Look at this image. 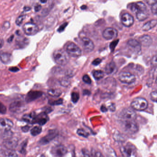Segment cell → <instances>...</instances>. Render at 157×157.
<instances>
[{"instance_id": "6da1fadb", "label": "cell", "mask_w": 157, "mask_h": 157, "mask_svg": "<svg viewBox=\"0 0 157 157\" xmlns=\"http://www.w3.org/2000/svg\"><path fill=\"white\" fill-rule=\"evenodd\" d=\"M120 127L126 133L134 134L138 131V126L135 120H120Z\"/></svg>"}, {"instance_id": "7a4b0ae2", "label": "cell", "mask_w": 157, "mask_h": 157, "mask_svg": "<svg viewBox=\"0 0 157 157\" xmlns=\"http://www.w3.org/2000/svg\"><path fill=\"white\" fill-rule=\"evenodd\" d=\"M53 56L56 63L61 66L66 65L69 61L68 56L62 49L56 50L53 53Z\"/></svg>"}, {"instance_id": "3957f363", "label": "cell", "mask_w": 157, "mask_h": 157, "mask_svg": "<svg viewBox=\"0 0 157 157\" xmlns=\"http://www.w3.org/2000/svg\"><path fill=\"white\" fill-rule=\"evenodd\" d=\"M121 154L124 157H134L136 156L137 151L134 145L132 143H127L120 148Z\"/></svg>"}, {"instance_id": "277c9868", "label": "cell", "mask_w": 157, "mask_h": 157, "mask_svg": "<svg viewBox=\"0 0 157 157\" xmlns=\"http://www.w3.org/2000/svg\"><path fill=\"white\" fill-rule=\"evenodd\" d=\"M131 107L137 111H143L148 108V102L146 99L143 98H136L131 103Z\"/></svg>"}, {"instance_id": "5b68a950", "label": "cell", "mask_w": 157, "mask_h": 157, "mask_svg": "<svg viewBox=\"0 0 157 157\" xmlns=\"http://www.w3.org/2000/svg\"><path fill=\"white\" fill-rule=\"evenodd\" d=\"M118 78L120 82L126 84L134 83L136 80V77L134 75L126 71L120 72L119 74Z\"/></svg>"}, {"instance_id": "8992f818", "label": "cell", "mask_w": 157, "mask_h": 157, "mask_svg": "<svg viewBox=\"0 0 157 157\" xmlns=\"http://www.w3.org/2000/svg\"><path fill=\"white\" fill-rule=\"evenodd\" d=\"M120 120H135L136 118V114L134 111L132 109L125 108L119 114Z\"/></svg>"}, {"instance_id": "52a82bcc", "label": "cell", "mask_w": 157, "mask_h": 157, "mask_svg": "<svg viewBox=\"0 0 157 157\" xmlns=\"http://www.w3.org/2000/svg\"><path fill=\"white\" fill-rule=\"evenodd\" d=\"M66 52L70 56L73 57H78L82 53L81 49L74 43H71L67 46Z\"/></svg>"}, {"instance_id": "ba28073f", "label": "cell", "mask_w": 157, "mask_h": 157, "mask_svg": "<svg viewBox=\"0 0 157 157\" xmlns=\"http://www.w3.org/2000/svg\"><path fill=\"white\" fill-rule=\"evenodd\" d=\"M23 31L26 35L34 36L39 31V28L36 24L33 23H27L23 26Z\"/></svg>"}, {"instance_id": "9c48e42d", "label": "cell", "mask_w": 157, "mask_h": 157, "mask_svg": "<svg viewBox=\"0 0 157 157\" xmlns=\"http://www.w3.org/2000/svg\"><path fill=\"white\" fill-rule=\"evenodd\" d=\"M25 109V103L20 100H17L12 102L9 106V110L13 113H20L24 111Z\"/></svg>"}, {"instance_id": "30bf717a", "label": "cell", "mask_w": 157, "mask_h": 157, "mask_svg": "<svg viewBox=\"0 0 157 157\" xmlns=\"http://www.w3.org/2000/svg\"><path fill=\"white\" fill-rule=\"evenodd\" d=\"M58 135V131L56 130H50L49 131L48 133L44 137L41 138L39 143L41 145H45L48 144L51 141L54 139Z\"/></svg>"}, {"instance_id": "8fae6325", "label": "cell", "mask_w": 157, "mask_h": 157, "mask_svg": "<svg viewBox=\"0 0 157 157\" xmlns=\"http://www.w3.org/2000/svg\"><path fill=\"white\" fill-rule=\"evenodd\" d=\"M67 148L63 145H57L52 147L51 149V154L54 156L61 157L65 155L67 153Z\"/></svg>"}, {"instance_id": "7c38bea8", "label": "cell", "mask_w": 157, "mask_h": 157, "mask_svg": "<svg viewBox=\"0 0 157 157\" xmlns=\"http://www.w3.org/2000/svg\"><path fill=\"white\" fill-rule=\"evenodd\" d=\"M103 36L106 40H112L118 36V32L115 29L113 28H107L103 32Z\"/></svg>"}, {"instance_id": "4fadbf2b", "label": "cell", "mask_w": 157, "mask_h": 157, "mask_svg": "<svg viewBox=\"0 0 157 157\" xmlns=\"http://www.w3.org/2000/svg\"><path fill=\"white\" fill-rule=\"evenodd\" d=\"M18 139L16 137H10L3 142V145L8 149L14 150L18 145Z\"/></svg>"}, {"instance_id": "5bb4252c", "label": "cell", "mask_w": 157, "mask_h": 157, "mask_svg": "<svg viewBox=\"0 0 157 157\" xmlns=\"http://www.w3.org/2000/svg\"><path fill=\"white\" fill-rule=\"evenodd\" d=\"M83 49L87 53L91 52L94 49V44L92 40L87 37H84L82 39Z\"/></svg>"}, {"instance_id": "9a60e30c", "label": "cell", "mask_w": 157, "mask_h": 157, "mask_svg": "<svg viewBox=\"0 0 157 157\" xmlns=\"http://www.w3.org/2000/svg\"><path fill=\"white\" fill-rule=\"evenodd\" d=\"M14 126V123L10 119L8 118L0 119V130L5 131H10Z\"/></svg>"}, {"instance_id": "2e32d148", "label": "cell", "mask_w": 157, "mask_h": 157, "mask_svg": "<svg viewBox=\"0 0 157 157\" xmlns=\"http://www.w3.org/2000/svg\"><path fill=\"white\" fill-rule=\"evenodd\" d=\"M43 93L40 91H31L29 92L25 97V101L27 103L32 102L34 100L41 97Z\"/></svg>"}, {"instance_id": "e0dca14e", "label": "cell", "mask_w": 157, "mask_h": 157, "mask_svg": "<svg viewBox=\"0 0 157 157\" xmlns=\"http://www.w3.org/2000/svg\"><path fill=\"white\" fill-rule=\"evenodd\" d=\"M49 118L46 112H42L35 115L34 124H38L40 125H44L48 121Z\"/></svg>"}, {"instance_id": "ac0fdd59", "label": "cell", "mask_w": 157, "mask_h": 157, "mask_svg": "<svg viewBox=\"0 0 157 157\" xmlns=\"http://www.w3.org/2000/svg\"><path fill=\"white\" fill-rule=\"evenodd\" d=\"M121 22L125 26L129 27L132 26L134 22V19L133 17L130 14L126 13L122 16Z\"/></svg>"}, {"instance_id": "d6986e66", "label": "cell", "mask_w": 157, "mask_h": 157, "mask_svg": "<svg viewBox=\"0 0 157 157\" xmlns=\"http://www.w3.org/2000/svg\"><path fill=\"white\" fill-rule=\"evenodd\" d=\"M16 46L18 49H24L28 45L29 40L24 36L18 37L15 41Z\"/></svg>"}, {"instance_id": "ffe728a7", "label": "cell", "mask_w": 157, "mask_h": 157, "mask_svg": "<svg viewBox=\"0 0 157 157\" xmlns=\"http://www.w3.org/2000/svg\"><path fill=\"white\" fill-rule=\"evenodd\" d=\"M131 10L133 12L137 13V12L147 11V7L143 2H137L134 3L132 5Z\"/></svg>"}, {"instance_id": "44dd1931", "label": "cell", "mask_w": 157, "mask_h": 157, "mask_svg": "<svg viewBox=\"0 0 157 157\" xmlns=\"http://www.w3.org/2000/svg\"><path fill=\"white\" fill-rule=\"evenodd\" d=\"M13 58L11 53L8 52H0V60L4 64H10L12 61Z\"/></svg>"}, {"instance_id": "7402d4cb", "label": "cell", "mask_w": 157, "mask_h": 157, "mask_svg": "<svg viewBox=\"0 0 157 157\" xmlns=\"http://www.w3.org/2000/svg\"><path fill=\"white\" fill-rule=\"evenodd\" d=\"M140 43L144 46H149L152 42L151 37L148 35H144L140 37L139 39Z\"/></svg>"}, {"instance_id": "603a6c76", "label": "cell", "mask_w": 157, "mask_h": 157, "mask_svg": "<svg viewBox=\"0 0 157 157\" xmlns=\"http://www.w3.org/2000/svg\"><path fill=\"white\" fill-rule=\"evenodd\" d=\"M35 115H36V114L34 113L25 114V115L23 116L22 119L25 122H26V123L31 124H34Z\"/></svg>"}, {"instance_id": "cb8c5ba5", "label": "cell", "mask_w": 157, "mask_h": 157, "mask_svg": "<svg viewBox=\"0 0 157 157\" xmlns=\"http://www.w3.org/2000/svg\"><path fill=\"white\" fill-rule=\"evenodd\" d=\"M157 24V20L153 19V20H150L144 24L143 26L142 29L143 31H149V30H151L152 28L155 27Z\"/></svg>"}, {"instance_id": "d4e9b609", "label": "cell", "mask_w": 157, "mask_h": 157, "mask_svg": "<svg viewBox=\"0 0 157 157\" xmlns=\"http://www.w3.org/2000/svg\"><path fill=\"white\" fill-rule=\"evenodd\" d=\"M115 68H116V65L114 62L112 61L106 65L105 69V71L107 74H110L115 70Z\"/></svg>"}, {"instance_id": "484cf974", "label": "cell", "mask_w": 157, "mask_h": 157, "mask_svg": "<svg viewBox=\"0 0 157 157\" xmlns=\"http://www.w3.org/2000/svg\"><path fill=\"white\" fill-rule=\"evenodd\" d=\"M62 93V91L58 89H51L48 91V94L51 97H59Z\"/></svg>"}, {"instance_id": "4316f807", "label": "cell", "mask_w": 157, "mask_h": 157, "mask_svg": "<svg viewBox=\"0 0 157 157\" xmlns=\"http://www.w3.org/2000/svg\"><path fill=\"white\" fill-rule=\"evenodd\" d=\"M136 18L140 21H143L147 19L149 16V14L147 11L141 12L136 13Z\"/></svg>"}, {"instance_id": "83f0119b", "label": "cell", "mask_w": 157, "mask_h": 157, "mask_svg": "<svg viewBox=\"0 0 157 157\" xmlns=\"http://www.w3.org/2000/svg\"><path fill=\"white\" fill-rule=\"evenodd\" d=\"M93 76L96 80H99L104 77V72L101 70H96L94 71Z\"/></svg>"}, {"instance_id": "f1b7e54d", "label": "cell", "mask_w": 157, "mask_h": 157, "mask_svg": "<svg viewBox=\"0 0 157 157\" xmlns=\"http://www.w3.org/2000/svg\"><path fill=\"white\" fill-rule=\"evenodd\" d=\"M42 131V128L40 126H35L33 128L31 131V133L33 136H36L40 134Z\"/></svg>"}, {"instance_id": "f546056e", "label": "cell", "mask_w": 157, "mask_h": 157, "mask_svg": "<svg viewBox=\"0 0 157 157\" xmlns=\"http://www.w3.org/2000/svg\"><path fill=\"white\" fill-rule=\"evenodd\" d=\"M4 155L6 157H18V155L14 150L8 149L4 152Z\"/></svg>"}, {"instance_id": "4dcf8cb0", "label": "cell", "mask_w": 157, "mask_h": 157, "mask_svg": "<svg viewBox=\"0 0 157 157\" xmlns=\"http://www.w3.org/2000/svg\"><path fill=\"white\" fill-rule=\"evenodd\" d=\"M127 44L130 47L133 48H137L140 46V43L134 39H130L128 42Z\"/></svg>"}, {"instance_id": "1f68e13d", "label": "cell", "mask_w": 157, "mask_h": 157, "mask_svg": "<svg viewBox=\"0 0 157 157\" xmlns=\"http://www.w3.org/2000/svg\"><path fill=\"white\" fill-rule=\"evenodd\" d=\"M79 98L80 95L78 93L74 92L71 94V100L74 103H77L79 100Z\"/></svg>"}, {"instance_id": "d6a6232c", "label": "cell", "mask_w": 157, "mask_h": 157, "mask_svg": "<svg viewBox=\"0 0 157 157\" xmlns=\"http://www.w3.org/2000/svg\"><path fill=\"white\" fill-rule=\"evenodd\" d=\"M60 83L64 87H68L70 84V81L68 78H63L60 80Z\"/></svg>"}, {"instance_id": "836d02e7", "label": "cell", "mask_w": 157, "mask_h": 157, "mask_svg": "<svg viewBox=\"0 0 157 157\" xmlns=\"http://www.w3.org/2000/svg\"><path fill=\"white\" fill-rule=\"evenodd\" d=\"M77 133L80 136H83L85 138H87L89 135V134L86 131H84L83 129H81V128H80V129H78L77 130Z\"/></svg>"}, {"instance_id": "e575fe53", "label": "cell", "mask_w": 157, "mask_h": 157, "mask_svg": "<svg viewBox=\"0 0 157 157\" xmlns=\"http://www.w3.org/2000/svg\"><path fill=\"white\" fill-rule=\"evenodd\" d=\"M25 15H21L18 17L16 20V24L17 26H20L23 23L24 19L25 18Z\"/></svg>"}, {"instance_id": "d590c367", "label": "cell", "mask_w": 157, "mask_h": 157, "mask_svg": "<svg viewBox=\"0 0 157 157\" xmlns=\"http://www.w3.org/2000/svg\"><path fill=\"white\" fill-rule=\"evenodd\" d=\"M150 98L152 101L157 103V91H153L151 93Z\"/></svg>"}, {"instance_id": "8d00e7d4", "label": "cell", "mask_w": 157, "mask_h": 157, "mask_svg": "<svg viewBox=\"0 0 157 157\" xmlns=\"http://www.w3.org/2000/svg\"><path fill=\"white\" fill-rule=\"evenodd\" d=\"M63 99H59L57 101H51V102H49L50 105H53V106H55V105H60L63 104Z\"/></svg>"}, {"instance_id": "74e56055", "label": "cell", "mask_w": 157, "mask_h": 157, "mask_svg": "<svg viewBox=\"0 0 157 157\" xmlns=\"http://www.w3.org/2000/svg\"><path fill=\"white\" fill-rule=\"evenodd\" d=\"M7 112V108L5 105L0 101V113L4 114Z\"/></svg>"}, {"instance_id": "f35d334b", "label": "cell", "mask_w": 157, "mask_h": 157, "mask_svg": "<svg viewBox=\"0 0 157 157\" xmlns=\"http://www.w3.org/2000/svg\"><path fill=\"white\" fill-rule=\"evenodd\" d=\"M83 81L85 82L86 84H90L91 83V80L90 79V77H89L88 75H85L83 77Z\"/></svg>"}, {"instance_id": "ab89813d", "label": "cell", "mask_w": 157, "mask_h": 157, "mask_svg": "<svg viewBox=\"0 0 157 157\" xmlns=\"http://www.w3.org/2000/svg\"><path fill=\"white\" fill-rule=\"evenodd\" d=\"M27 141H25L23 143V144L21 145V149H20V152L22 154H24L26 152V148L27 146Z\"/></svg>"}, {"instance_id": "60d3db41", "label": "cell", "mask_w": 157, "mask_h": 157, "mask_svg": "<svg viewBox=\"0 0 157 157\" xmlns=\"http://www.w3.org/2000/svg\"><path fill=\"white\" fill-rule=\"evenodd\" d=\"M12 135V133L11 131L10 130V131H5V134H4V135H3V137L6 140V139H8V138L11 137Z\"/></svg>"}, {"instance_id": "b9f144b4", "label": "cell", "mask_w": 157, "mask_h": 157, "mask_svg": "<svg viewBox=\"0 0 157 157\" xmlns=\"http://www.w3.org/2000/svg\"><path fill=\"white\" fill-rule=\"evenodd\" d=\"M67 25H68V23H64V24H63V25H61V26L59 27V28H58V30H57V31H58L59 32H63V31L64 30L65 28L67 26Z\"/></svg>"}, {"instance_id": "7bdbcfd3", "label": "cell", "mask_w": 157, "mask_h": 157, "mask_svg": "<svg viewBox=\"0 0 157 157\" xmlns=\"http://www.w3.org/2000/svg\"><path fill=\"white\" fill-rule=\"evenodd\" d=\"M152 11L154 14H157V2L152 5Z\"/></svg>"}, {"instance_id": "ee69618b", "label": "cell", "mask_w": 157, "mask_h": 157, "mask_svg": "<svg viewBox=\"0 0 157 157\" xmlns=\"http://www.w3.org/2000/svg\"><path fill=\"white\" fill-rule=\"evenodd\" d=\"M101 62H102V60H101V59L97 58L95 60L93 61L92 64H93V65L94 66H98V65H99V64L101 63Z\"/></svg>"}, {"instance_id": "f6af8a7d", "label": "cell", "mask_w": 157, "mask_h": 157, "mask_svg": "<svg viewBox=\"0 0 157 157\" xmlns=\"http://www.w3.org/2000/svg\"><path fill=\"white\" fill-rule=\"evenodd\" d=\"M151 63L152 65H154V66H157V54H156V55H154L152 57L151 60Z\"/></svg>"}, {"instance_id": "bcb514c9", "label": "cell", "mask_w": 157, "mask_h": 157, "mask_svg": "<svg viewBox=\"0 0 157 157\" xmlns=\"http://www.w3.org/2000/svg\"><path fill=\"white\" fill-rule=\"evenodd\" d=\"M30 127L28 125L22 127L21 130L24 132H27L30 130Z\"/></svg>"}, {"instance_id": "7dc6e473", "label": "cell", "mask_w": 157, "mask_h": 157, "mask_svg": "<svg viewBox=\"0 0 157 157\" xmlns=\"http://www.w3.org/2000/svg\"><path fill=\"white\" fill-rule=\"evenodd\" d=\"M10 24L9 22H8V21L5 22L3 26V29H5V30H7L10 27Z\"/></svg>"}, {"instance_id": "c3c4849f", "label": "cell", "mask_w": 157, "mask_h": 157, "mask_svg": "<svg viewBox=\"0 0 157 157\" xmlns=\"http://www.w3.org/2000/svg\"><path fill=\"white\" fill-rule=\"evenodd\" d=\"M9 70L10 71L13 72V73H16V72H17L19 70V69L17 67H12L10 68Z\"/></svg>"}, {"instance_id": "681fc988", "label": "cell", "mask_w": 157, "mask_h": 157, "mask_svg": "<svg viewBox=\"0 0 157 157\" xmlns=\"http://www.w3.org/2000/svg\"><path fill=\"white\" fill-rule=\"evenodd\" d=\"M146 2L149 5H153L155 3L157 2V0H146Z\"/></svg>"}, {"instance_id": "f907efd6", "label": "cell", "mask_w": 157, "mask_h": 157, "mask_svg": "<svg viewBox=\"0 0 157 157\" xmlns=\"http://www.w3.org/2000/svg\"><path fill=\"white\" fill-rule=\"evenodd\" d=\"M41 6L40 5H37L34 7V11L35 12H38L41 10Z\"/></svg>"}, {"instance_id": "816d5d0a", "label": "cell", "mask_w": 157, "mask_h": 157, "mask_svg": "<svg viewBox=\"0 0 157 157\" xmlns=\"http://www.w3.org/2000/svg\"><path fill=\"white\" fill-rule=\"evenodd\" d=\"M82 152L84 156H90L89 153L87 150L86 149H82Z\"/></svg>"}, {"instance_id": "f5cc1de1", "label": "cell", "mask_w": 157, "mask_h": 157, "mask_svg": "<svg viewBox=\"0 0 157 157\" xmlns=\"http://www.w3.org/2000/svg\"><path fill=\"white\" fill-rule=\"evenodd\" d=\"M101 110L102 112H106L108 111V108H107L105 106H104L103 105V106L101 107Z\"/></svg>"}, {"instance_id": "db71d44e", "label": "cell", "mask_w": 157, "mask_h": 157, "mask_svg": "<svg viewBox=\"0 0 157 157\" xmlns=\"http://www.w3.org/2000/svg\"><path fill=\"white\" fill-rule=\"evenodd\" d=\"M109 108H110V111H113L115 110V106L114 104H112L109 107Z\"/></svg>"}, {"instance_id": "11a10c76", "label": "cell", "mask_w": 157, "mask_h": 157, "mask_svg": "<svg viewBox=\"0 0 157 157\" xmlns=\"http://www.w3.org/2000/svg\"><path fill=\"white\" fill-rule=\"evenodd\" d=\"M93 156H96V157H103V155L101 152H95L94 154H93Z\"/></svg>"}, {"instance_id": "9f6ffc18", "label": "cell", "mask_w": 157, "mask_h": 157, "mask_svg": "<svg viewBox=\"0 0 157 157\" xmlns=\"http://www.w3.org/2000/svg\"><path fill=\"white\" fill-rule=\"evenodd\" d=\"M83 94L84 95H90V92L88 90H84V91H83Z\"/></svg>"}, {"instance_id": "6f0895ef", "label": "cell", "mask_w": 157, "mask_h": 157, "mask_svg": "<svg viewBox=\"0 0 157 157\" xmlns=\"http://www.w3.org/2000/svg\"><path fill=\"white\" fill-rule=\"evenodd\" d=\"M4 43V40H3L2 39H0V49L2 48V47H3Z\"/></svg>"}, {"instance_id": "680465c9", "label": "cell", "mask_w": 157, "mask_h": 157, "mask_svg": "<svg viewBox=\"0 0 157 157\" xmlns=\"http://www.w3.org/2000/svg\"><path fill=\"white\" fill-rule=\"evenodd\" d=\"M14 35H12L8 39V42L10 43L12 42V41H13V39H14Z\"/></svg>"}, {"instance_id": "91938a15", "label": "cell", "mask_w": 157, "mask_h": 157, "mask_svg": "<svg viewBox=\"0 0 157 157\" xmlns=\"http://www.w3.org/2000/svg\"><path fill=\"white\" fill-rule=\"evenodd\" d=\"M24 9L25 11H29L31 10V8L29 7H25V8H24Z\"/></svg>"}, {"instance_id": "94428289", "label": "cell", "mask_w": 157, "mask_h": 157, "mask_svg": "<svg viewBox=\"0 0 157 157\" xmlns=\"http://www.w3.org/2000/svg\"><path fill=\"white\" fill-rule=\"evenodd\" d=\"M40 1L43 4H45L47 2V0H40Z\"/></svg>"}, {"instance_id": "6125c7cd", "label": "cell", "mask_w": 157, "mask_h": 157, "mask_svg": "<svg viewBox=\"0 0 157 157\" xmlns=\"http://www.w3.org/2000/svg\"><path fill=\"white\" fill-rule=\"evenodd\" d=\"M81 9L83 10L85 9H87V6H85V5H83L82 7H81Z\"/></svg>"}, {"instance_id": "be15d7a7", "label": "cell", "mask_w": 157, "mask_h": 157, "mask_svg": "<svg viewBox=\"0 0 157 157\" xmlns=\"http://www.w3.org/2000/svg\"><path fill=\"white\" fill-rule=\"evenodd\" d=\"M156 83H157V79H156Z\"/></svg>"}]
</instances>
